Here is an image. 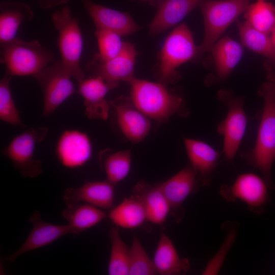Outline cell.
Wrapping results in <instances>:
<instances>
[{
  "label": "cell",
  "mask_w": 275,
  "mask_h": 275,
  "mask_svg": "<svg viewBox=\"0 0 275 275\" xmlns=\"http://www.w3.org/2000/svg\"><path fill=\"white\" fill-rule=\"evenodd\" d=\"M137 53L135 47L124 42L120 53L105 61L94 57L87 68L94 76H100L107 82L118 86L120 81L129 82L134 77V68Z\"/></svg>",
  "instance_id": "cell-13"
},
{
  "label": "cell",
  "mask_w": 275,
  "mask_h": 275,
  "mask_svg": "<svg viewBox=\"0 0 275 275\" xmlns=\"http://www.w3.org/2000/svg\"><path fill=\"white\" fill-rule=\"evenodd\" d=\"M268 187L257 174L245 173L239 175L232 185L224 184L219 193L228 202L240 201L252 212H260L268 200Z\"/></svg>",
  "instance_id": "cell-10"
},
{
  "label": "cell",
  "mask_w": 275,
  "mask_h": 275,
  "mask_svg": "<svg viewBox=\"0 0 275 275\" xmlns=\"http://www.w3.org/2000/svg\"><path fill=\"white\" fill-rule=\"evenodd\" d=\"M108 216L117 226L124 229L138 228L147 220L142 204L132 195L111 209Z\"/></svg>",
  "instance_id": "cell-26"
},
{
  "label": "cell",
  "mask_w": 275,
  "mask_h": 275,
  "mask_svg": "<svg viewBox=\"0 0 275 275\" xmlns=\"http://www.w3.org/2000/svg\"><path fill=\"white\" fill-rule=\"evenodd\" d=\"M108 102L121 133L132 143L142 141L151 128L149 118L134 105L130 98L121 96Z\"/></svg>",
  "instance_id": "cell-12"
},
{
  "label": "cell",
  "mask_w": 275,
  "mask_h": 275,
  "mask_svg": "<svg viewBox=\"0 0 275 275\" xmlns=\"http://www.w3.org/2000/svg\"><path fill=\"white\" fill-rule=\"evenodd\" d=\"M33 228L21 246L6 259L13 262L20 255L48 245L59 238L69 234H74L69 224L56 225L49 223L41 218L39 211H35L30 217Z\"/></svg>",
  "instance_id": "cell-14"
},
{
  "label": "cell",
  "mask_w": 275,
  "mask_h": 275,
  "mask_svg": "<svg viewBox=\"0 0 275 275\" xmlns=\"http://www.w3.org/2000/svg\"><path fill=\"white\" fill-rule=\"evenodd\" d=\"M38 82L43 96L42 116L51 115L68 97L77 92L71 75L61 60L54 61L33 75Z\"/></svg>",
  "instance_id": "cell-9"
},
{
  "label": "cell",
  "mask_w": 275,
  "mask_h": 275,
  "mask_svg": "<svg viewBox=\"0 0 275 275\" xmlns=\"http://www.w3.org/2000/svg\"><path fill=\"white\" fill-rule=\"evenodd\" d=\"M154 265L158 274L174 275L184 274L190 269L187 258H181L171 240L163 232L155 252Z\"/></svg>",
  "instance_id": "cell-23"
},
{
  "label": "cell",
  "mask_w": 275,
  "mask_h": 275,
  "mask_svg": "<svg viewBox=\"0 0 275 275\" xmlns=\"http://www.w3.org/2000/svg\"><path fill=\"white\" fill-rule=\"evenodd\" d=\"M236 22L242 45L275 63V47L269 35L255 29L246 21L237 20Z\"/></svg>",
  "instance_id": "cell-27"
},
{
  "label": "cell",
  "mask_w": 275,
  "mask_h": 275,
  "mask_svg": "<svg viewBox=\"0 0 275 275\" xmlns=\"http://www.w3.org/2000/svg\"><path fill=\"white\" fill-rule=\"evenodd\" d=\"M158 272L139 238L134 236L129 249V275H154Z\"/></svg>",
  "instance_id": "cell-32"
},
{
  "label": "cell",
  "mask_w": 275,
  "mask_h": 275,
  "mask_svg": "<svg viewBox=\"0 0 275 275\" xmlns=\"http://www.w3.org/2000/svg\"><path fill=\"white\" fill-rule=\"evenodd\" d=\"M56 152L63 166L77 168L82 166L90 159L92 146L86 133L76 130H67L59 138Z\"/></svg>",
  "instance_id": "cell-15"
},
{
  "label": "cell",
  "mask_w": 275,
  "mask_h": 275,
  "mask_svg": "<svg viewBox=\"0 0 275 275\" xmlns=\"http://www.w3.org/2000/svg\"><path fill=\"white\" fill-rule=\"evenodd\" d=\"M118 86L105 81L100 76H94L78 82L77 92L84 98L85 114L92 119L106 120L109 115V102L106 94Z\"/></svg>",
  "instance_id": "cell-17"
},
{
  "label": "cell",
  "mask_w": 275,
  "mask_h": 275,
  "mask_svg": "<svg viewBox=\"0 0 275 275\" xmlns=\"http://www.w3.org/2000/svg\"><path fill=\"white\" fill-rule=\"evenodd\" d=\"M131 1H133V0H131ZM141 1H151V0H141Z\"/></svg>",
  "instance_id": "cell-38"
},
{
  "label": "cell",
  "mask_w": 275,
  "mask_h": 275,
  "mask_svg": "<svg viewBox=\"0 0 275 275\" xmlns=\"http://www.w3.org/2000/svg\"><path fill=\"white\" fill-rule=\"evenodd\" d=\"M51 20L58 33L61 60L78 82L85 78V74L80 64L84 41L78 19L72 16L69 8L64 7L52 14Z\"/></svg>",
  "instance_id": "cell-5"
},
{
  "label": "cell",
  "mask_w": 275,
  "mask_h": 275,
  "mask_svg": "<svg viewBox=\"0 0 275 275\" xmlns=\"http://www.w3.org/2000/svg\"><path fill=\"white\" fill-rule=\"evenodd\" d=\"M48 131L46 127H27L2 150L23 177L36 178L42 173V161L35 157L34 152L36 145L45 139Z\"/></svg>",
  "instance_id": "cell-8"
},
{
  "label": "cell",
  "mask_w": 275,
  "mask_h": 275,
  "mask_svg": "<svg viewBox=\"0 0 275 275\" xmlns=\"http://www.w3.org/2000/svg\"><path fill=\"white\" fill-rule=\"evenodd\" d=\"M12 75L6 70L0 81V119L15 126L26 128L22 122L13 99L10 81Z\"/></svg>",
  "instance_id": "cell-31"
},
{
  "label": "cell",
  "mask_w": 275,
  "mask_h": 275,
  "mask_svg": "<svg viewBox=\"0 0 275 275\" xmlns=\"http://www.w3.org/2000/svg\"><path fill=\"white\" fill-rule=\"evenodd\" d=\"M198 46L193 34L185 23L176 27L167 37L159 54L158 78L167 85L178 77L177 68L197 57Z\"/></svg>",
  "instance_id": "cell-6"
},
{
  "label": "cell",
  "mask_w": 275,
  "mask_h": 275,
  "mask_svg": "<svg viewBox=\"0 0 275 275\" xmlns=\"http://www.w3.org/2000/svg\"><path fill=\"white\" fill-rule=\"evenodd\" d=\"M243 14L251 26L269 35L275 26V6L266 0L250 4Z\"/></svg>",
  "instance_id": "cell-29"
},
{
  "label": "cell",
  "mask_w": 275,
  "mask_h": 275,
  "mask_svg": "<svg viewBox=\"0 0 275 275\" xmlns=\"http://www.w3.org/2000/svg\"><path fill=\"white\" fill-rule=\"evenodd\" d=\"M99 158L106 173V180L113 184L119 183L128 174L131 162L130 150L115 152L103 151Z\"/></svg>",
  "instance_id": "cell-28"
},
{
  "label": "cell",
  "mask_w": 275,
  "mask_h": 275,
  "mask_svg": "<svg viewBox=\"0 0 275 275\" xmlns=\"http://www.w3.org/2000/svg\"><path fill=\"white\" fill-rule=\"evenodd\" d=\"M69 0H39L40 6L44 9H48L59 5L67 3Z\"/></svg>",
  "instance_id": "cell-35"
},
{
  "label": "cell",
  "mask_w": 275,
  "mask_h": 275,
  "mask_svg": "<svg viewBox=\"0 0 275 275\" xmlns=\"http://www.w3.org/2000/svg\"><path fill=\"white\" fill-rule=\"evenodd\" d=\"M130 85V98L134 105L149 118L164 121L177 114L187 115L181 97L171 93L166 85L134 77Z\"/></svg>",
  "instance_id": "cell-2"
},
{
  "label": "cell",
  "mask_w": 275,
  "mask_h": 275,
  "mask_svg": "<svg viewBox=\"0 0 275 275\" xmlns=\"http://www.w3.org/2000/svg\"><path fill=\"white\" fill-rule=\"evenodd\" d=\"M235 234L236 232L233 231L228 234L218 252L207 264L203 274H216L219 272L226 256L234 242Z\"/></svg>",
  "instance_id": "cell-34"
},
{
  "label": "cell",
  "mask_w": 275,
  "mask_h": 275,
  "mask_svg": "<svg viewBox=\"0 0 275 275\" xmlns=\"http://www.w3.org/2000/svg\"><path fill=\"white\" fill-rule=\"evenodd\" d=\"M267 78L268 81L275 82V70H271L269 71Z\"/></svg>",
  "instance_id": "cell-36"
},
{
  "label": "cell",
  "mask_w": 275,
  "mask_h": 275,
  "mask_svg": "<svg viewBox=\"0 0 275 275\" xmlns=\"http://www.w3.org/2000/svg\"><path fill=\"white\" fill-rule=\"evenodd\" d=\"M184 143L190 164L197 174L200 184L208 185L218 165L220 154L203 141L184 138Z\"/></svg>",
  "instance_id": "cell-20"
},
{
  "label": "cell",
  "mask_w": 275,
  "mask_h": 275,
  "mask_svg": "<svg viewBox=\"0 0 275 275\" xmlns=\"http://www.w3.org/2000/svg\"><path fill=\"white\" fill-rule=\"evenodd\" d=\"M156 185L167 201L169 213L176 223H180L185 214L184 202L197 192L201 185L197 174L189 163L167 181Z\"/></svg>",
  "instance_id": "cell-11"
},
{
  "label": "cell",
  "mask_w": 275,
  "mask_h": 275,
  "mask_svg": "<svg viewBox=\"0 0 275 275\" xmlns=\"http://www.w3.org/2000/svg\"><path fill=\"white\" fill-rule=\"evenodd\" d=\"M108 235L111 243L108 274H129V249L120 236L119 227L111 228Z\"/></svg>",
  "instance_id": "cell-30"
},
{
  "label": "cell",
  "mask_w": 275,
  "mask_h": 275,
  "mask_svg": "<svg viewBox=\"0 0 275 275\" xmlns=\"http://www.w3.org/2000/svg\"><path fill=\"white\" fill-rule=\"evenodd\" d=\"M67 206L62 211V216L71 226L75 235H79L94 226L107 216L103 210L87 203Z\"/></svg>",
  "instance_id": "cell-25"
},
{
  "label": "cell",
  "mask_w": 275,
  "mask_h": 275,
  "mask_svg": "<svg viewBox=\"0 0 275 275\" xmlns=\"http://www.w3.org/2000/svg\"><path fill=\"white\" fill-rule=\"evenodd\" d=\"M242 47L229 36L223 37L214 43L209 52L214 62L217 78L224 80L229 76L242 57Z\"/></svg>",
  "instance_id": "cell-22"
},
{
  "label": "cell",
  "mask_w": 275,
  "mask_h": 275,
  "mask_svg": "<svg viewBox=\"0 0 275 275\" xmlns=\"http://www.w3.org/2000/svg\"><path fill=\"white\" fill-rule=\"evenodd\" d=\"M251 0H205L200 6L204 24V36L198 46L197 57L209 52L215 43L240 15L246 10Z\"/></svg>",
  "instance_id": "cell-4"
},
{
  "label": "cell",
  "mask_w": 275,
  "mask_h": 275,
  "mask_svg": "<svg viewBox=\"0 0 275 275\" xmlns=\"http://www.w3.org/2000/svg\"><path fill=\"white\" fill-rule=\"evenodd\" d=\"M132 195L142 204L147 220L161 225L166 221L170 208L162 191L155 184L152 186L144 180L139 181L133 187Z\"/></svg>",
  "instance_id": "cell-21"
},
{
  "label": "cell",
  "mask_w": 275,
  "mask_h": 275,
  "mask_svg": "<svg viewBox=\"0 0 275 275\" xmlns=\"http://www.w3.org/2000/svg\"><path fill=\"white\" fill-rule=\"evenodd\" d=\"M81 1L96 30L110 31L121 37L138 30V26L129 14L94 3L91 0Z\"/></svg>",
  "instance_id": "cell-19"
},
{
  "label": "cell",
  "mask_w": 275,
  "mask_h": 275,
  "mask_svg": "<svg viewBox=\"0 0 275 275\" xmlns=\"http://www.w3.org/2000/svg\"><path fill=\"white\" fill-rule=\"evenodd\" d=\"M114 185L107 180L87 182L78 187L66 188L63 200L67 205L84 202L99 208L111 210L114 203Z\"/></svg>",
  "instance_id": "cell-18"
},
{
  "label": "cell",
  "mask_w": 275,
  "mask_h": 275,
  "mask_svg": "<svg viewBox=\"0 0 275 275\" xmlns=\"http://www.w3.org/2000/svg\"><path fill=\"white\" fill-rule=\"evenodd\" d=\"M205 0H151L156 8V14L149 25V33L158 35L179 23Z\"/></svg>",
  "instance_id": "cell-16"
},
{
  "label": "cell",
  "mask_w": 275,
  "mask_h": 275,
  "mask_svg": "<svg viewBox=\"0 0 275 275\" xmlns=\"http://www.w3.org/2000/svg\"><path fill=\"white\" fill-rule=\"evenodd\" d=\"M271 40L275 47V26L269 35Z\"/></svg>",
  "instance_id": "cell-37"
},
{
  "label": "cell",
  "mask_w": 275,
  "mask_h": 275,
  "mask_svg": "<svg viewBox=\"0 0 275 275\" xmlns=\"http://www.w3.org/2000/svg\"><path fill=\"white\" fill-rule=\"evenodd\" d=\"M34 13L31 7L23 3L3 2L0 5V43L16 38L21 24L29 21Z\"/></svg>",
  "instance_id": "cell-24"
},
{
  "label": "cell",
  "mask_w": 275,
  "mask_h": 275,
  "mask_svg": "<svg viewBox=\"0 0 275 275\" xmlns=\"http://www.w3.org/2000/svg\"><path fill=\"white\" fill-rule=\"evenodd\" d=\"M258 94L264 105L254 148L241 153L243 158L262 174L268 186L272 187L271 167L275 159V82L267 81L259 89Z\"/></svg>",
  "instance_id": "cell-1"
},
{
  "label": "cell",
  "mask_w": 275,
  "mask_h": 275,
  "mask_svg": "<svg viewBox=\"0 0 275 275\" xmlns=\"http://www.w3.org/2000/svg\"><path fill=\"white\" fill-rule=\"evenodd\" d=\"M95 34L99 48V53L95 57L105 61L115 57L120 53L124 42H122L119 35L104 30H96Z\"/></svg>",
  "instance_id": "cell-33"
},
{
  "label": "cell",
  "mask_w": 275,
  "mask_h": 275,
  "mask_svg": "<svg viewBox=\"0 0 275 275\" xmlns=\"http://www.w3.org/2000/svg\"><path fill=\"white\" fill-rule=\"evenodd\" d=\"M1 44V63L12 76H32L54 61V53L37 40L15 38Z\"/></svg>",
  "instance_id": "cell-3"
},
{
  "label": "cell",
  "mask_w": 275,
  "mask_h": 275,
  "mask_svg": "<svg viewBox=\"0 0 275 275\" xmlns=\"http://www.w3.org/2000/svg\"><path fill=\"white\" fill-rule=\"evenodd\" d=\"M217 98L228 108L226 118L218 124L217 133L223 136V152L228 162H232L244 135L248 119L243 98L235 96L230 90L221 89Z\"/></svg>",
  "instance_id": "cell-7"
}]
</instances>
